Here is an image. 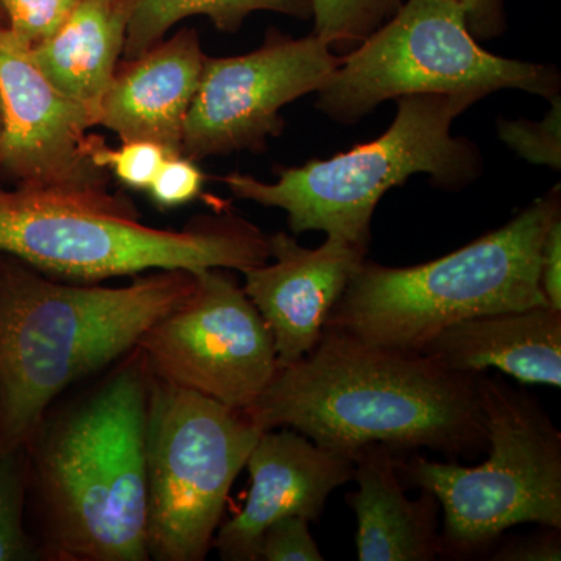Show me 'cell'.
Wrapping results in <instances>:
<instances>
[{"instance_id":"cell-4","label":"cell","mask_w":561,"mask_h":561,"mask_svg":"<svg viewBox=\"0 0 561 561\" xmlns=\"http://www.w3.org/2000/svg\"><path fill=\"white\" fill-rule=\"evenodd\" d=\"M0 253L49 278L99 284L149 271H245L272 257L271 236L232 214L184 230L140 224L124 195L106 191L0 190Z\"/></svg>"},{"instance_id":"cell-26","label":"cell","mask_w":561,"mask_h":561,"mask_svg":"<svg viewBox=\"0 0 561 561\" xmlns=\"http://www.w3.org/2000/svg\"><path fill=\"white\" fill-rule=\"evenodd\" d=\"M323 561L319 546L309 531L308 519L284 516L262 534L257 561Z\"/></svg>"},{"instance_id":"cell-22","label":"cell","mask_w":561,"mask_h":561,"mask_svg":"<svg viewBox=\"0 0 561 561\" xmlns=\"http://www.w3.org/2000/svg\"><path fill=\"white\" fill-rule=\"evenodd\" d=\"M88 153L92 164L113 173L124 186L144 192L149 190L165 158L171 157L164 147L147 140H127L111 149L99 135H91Z\"/></svg>"},{"instance_id":"cell-3","label":"cell","mask_w":561,"mask_h":561,"mask_svg":"<svg viewBox=\"0 0 561 561\" xmlns=\"http://www.w3.org/2000/svg\"><path fill=\"white\" fill-rule=\"evenodd\" d=\"M194 287L190 271L65 283L0 253V446L27 448L62 391L131 353Z\"/></svg>"},{"instance_id":"cell-24","label":"cell","mask_w":561,"mask_h":561,"mask_svg":"<svg viewBox=\"0 0 561 561\" xmlns=\"http://www.w3.org/2000/svg\"><path fill=\"white\" fill-rule=\"evenodd\" d=\"M80 0H0L7 28L33 47L54 35Z\"/></svg>"},{"instance_id":"cell-11","label":"cell","mask_w":561,"mask_h":561,"mask_svg":"<svg viewBox=\"0 0 561 561\" xmlns=\"http://www.w3.org/2000/svg\"><path fill=\"white\" fill-rule=\"evenodd\" d=\"M341 62V55L313 33L295 39L276 31L267 32L260 49L241 57H205L181 154L198 161L264 149L265 140L284 130L280 110L319 92Z\"/></svg>"},{"instance_id":"cell-17","label":"cell","mask_w":561,"mask_h":561,"mask_svg":"<svg viewBox=\"0 0 561 561\" xmlns=\"http://www.w3.org/2000/svg\"><path fill=\"white\" fill-rule=\"evenodd\" d=\"M421 353L460 373L496 368L523 383L561 386V311L551 306L486 313L443 330Z\"/></svg>"},{"instance_id":"cell-23","label":"cell","mask_w":561,"mask_h":561,"mask_svg":"<svg viewBox=\"0 0 561 561\" xmlns=\"http://www.w3.org/2000/svg\"><path fill=\"white\" fill-rule=\"evenodd\" d=\"M501 139L524 160L549 165L559 171L561 165V103L552 99V108L542 122L501 121Z\"/></svg>"},{"instance_id":"cell-15","label":"cell","mask_w":561,"mask_h":561,"mask_svg":"<svg viewBox=\"0 0 561 561\" xmlns=\"http://www.w3.org/2000/svg\"><path fill=\"white\" fill-rule=\"evenodd\" d=\"M203 54L192 28L119 62L99 106V125L122 142L147 140L183 153L184 124L201 84Z\"/></svg>"},{"instance_id":"cell-2","label":"cell","mask_w":561,"mask_h":561,"mask_svg":"<svg viewBox=\"0 0 561 561\" xmlns=\"http://www.w3.org/2000/svg\"><path fill=\"white\" fill-rule=\"evenodd\" d=\"M150 371L136 346L28 443L41 559L147 561Z\"/></svg>"},{"instance_id":"cell-28","label":"cell","mask_w":561,"mask_h":561,"mask_svg":"<svg viewBox=\"0 0 561 561\" xmlns=\"http://www.w3.org/2000/svg\"><path fill=\"white\" fill-rule=\"evenodd\" d=\"M540 284L549 306L561 311V216L552 221L542 242Z\"/></svg>"},{"instance_id":"cell-14","label":"cell","mask_w":561,"mask_h":561,"mask_svg":"<svg viewBox=\"0 0 561 561\" xmlns=\"http://www.w3.org/2000/svg\"><path fill=\"white\" fill-rule=\"evenodd\" d=\"M368 249L328 236L320 249L301 247L287 232L271 236L273 264L242 271L247 297L275 342L279 367L308 356L335 302L359 271Z\"/></svg>"},{"instance_id":"cell-6","label":"cell","mask_w":561,"mask_h":561,"mask_svg":"<svg viewBox=\"0 0 561 561\" xmlns=\"http://www.w3.org/2000/svg\"><path fill=\"white\" fill-rule=\"evenodd\" d=\"M481 99L478 92L404 95L381 138L331 160L279 168L276 183L243 173L219 180L236 197L286 210L295 234L324 231L368 249L373 213L391 187L430 173L442 187L459 190L481 175V153L451 135L453 122Z\"/></svg>"},{"instance_id":"cell-8","label":"cell","mask_w":561,"mask_h":561,"mask_svg":"<svg viewBox=\"0 0 561 561\" xmlns=\"http://www.w3.org/2000/svg\"><path fill=\"white\" fill-rule=\"evenodd\" d=\"M522 90L559 95L551 66L497 57L479 46L457 0H408L362 41L319 91V108L353 124L389 99L412 94Z\"/></svg>"},{"instance_id":"cell-31","label":"cell","mask_w":561,"mask_h":561,"mask_svg":"<svg viewBox=\"0 0 561 561\" xmlns=\"http://www.w3.org/2000/svg\"><path fill=\"white\" fill-rule=\"evenodd\" d=\"M0 28H7V18L2 9H0Z\"/></svg>"},{"instance_id":"cell-21","label":"cell","mask_w":561,"mask_h":561,"mask_svg":"<svg viewBox=\"0 0 561 561\" xmlns=\"http://www.w3.org/2000/svg\"><path fill=\"white\" fill-rule=\"evenodd\" d=\"M402 0H311L313 35L331 49L359 46L401 9Z\"/></svg>"},{"instance_id":"cell-18","label":"cell","mask_w":561,"mask_h":561,"mask_svg":"<svg viewBox=\"0 0 561 561\" xmlns=\"http://www.w3.org/2000/svg\"><path fill=\"white\" fill-rule=\"evenodd\" d=\"M130 0H80L54 35L31 47L47 80L99 113L124 55Z\"/></svg>"},{"instance_id":"cell-1","label":"cell","mask_w":561,"mask_h":561,"mask_svg":"<svg viewBox=\"0 0 561 561\" xmlns=\"http://www.w3.org/2000/svg\"><path fill=\"white\" fill-rule=\"evenodd\" d=\"M476 376L324 328L316 348L279 367L243 412L262 432L289 427L351 457L383 443L456 459L489 449Z\"/></svg>"},{"instance_id":"cell-16","label":"cell","mask_w":561,"mask_h":561,"mask_svg":"<svg viewBox=\"0 0 561 561\" xmlns=\"http://www.w3.org/2000/svg\"><path fill=\"white\" fill-rule=\"evenodd\" d=\"M356 493L348 505L356 515L357 559L360 561H434L443 556L440 502L421 489L409 500L397 470V451L370 443L353 457Z\"/></svg>"},{"instance_id":"cell-9","label":"cell","mask_w":561,"mask_h":561,"mask_svg":"<svg viewBox=\"0 0 561 561\" xmlns=\"http://www.w3.org/2000/svg\"><path fill=\"white\" fill-rule=\"evenodd\" d=\"M261 434L245 412L150 375L146 431L150 559H206L232 483Z\"/></svg>"},{"instance_id":"cell-20","label":"cell","mask_w":561,"mask_h":561,"mask_svg":"<svg viewBox=\"0 0 561 561\" xmlns=\"http://www.w3.org/2000/svg\"><path fill=\"white\" fill-rule=\"evenodd\" d=\"M28 479L27 448L0 446V561L43 560L38 541L25 526Z\"/></svg>"},{"instance_id":"cell-30","label":"cell","mask_w":561,"mask_h":561,"mask_svg":"<svg viewBox=\"0 0 561 561\" xmlns=\"http://www.w3.org/2000/svg\"><path fill=\"white\" fill-rule=\"evenodd\" d=\"M3 135V110H2V101H0V142H2Z\"/></svg>"},{"instance_id":"cell-27","label":"cell","mask_w":561,"mask_h":561,"mask_svg":"<svg viewBox=\"0 0 561 561\" xmlns=\"http://www.w3.org/2000/svg\"><path fill=\"white\" fill-rule=\"evenodd\" d=\"M497 561H559L561 560L560 530L545 527L540 534L515 537L491 552Z\"/></svg>"},{"instance_id":"cell-12","label":"cell","mask_w":561,"mask_h":561,"mask_svg":"<svg viewBox=\"0 0 561 561\" xmlns=\"http://www.w3.org/2000/svg\"><path fill=\"white\" fill-rule=\"evenodd\" d=\"M28 49L0 28V172L16 187L108 190L110 173L92 164L88 153L98 111L58 91Z\"/></svg>"},{"instance_id":"cell-5","label":"cell","mask_w":561,"mask_h":561,"mask_svg":"<svg viewBox=\"0 0 561 561\" xmlns=\"http://www.w3.org/2000/svg\"><path fill=\"white\" fill-rule=\"evenodd\" d=\"M559 216V192H551L500 230L440 260L404 268L365 261L324 328L370 345L421 353L461 320L549 306L540 284L541 250Z\"/></svg>"},{"instance_id":"cell-7","label":"cell","mask_w":561,"mask_h":561,"mask_svg":"<svg viewBox=\"0 0 561 561\" xmlns=\"http://www.w3.org/2000/svg\"><path fill=\"white\" fill-rule=\"evenodd\" d=\"M476 387L489 459L470 468L397 457L402 483L440 502L442 557L453 559L490 551L518 524L561 530V432L537 398L501 375L478 373Z\"/></svg>"},{"instance_id":"cell-29","label":"cell","mask_w":561,"mask_h":561,"mask_svg":"<svg viewBox=\"0 0 561 561\" xmlns=\"http://www.w3.org/2000/svg\"><path fill=\"white\" fill-rule=\"evenodd\" d=\"M465 10L468 28L474 38H491L505 27L502 0H457Z\"/></svg>"},{"instance_id":"cell-19","label":"cell","mask_w":561,"mask_h":561,"mask_svg":"<svg viewBox=\"0 0 561 561\" xmlns=\"http://www.w3.org/2000/svg\"><path fill=\"white\" fill-rule=\"evenodd\" d=\"M254 11H275L298 20L312 16L311 0H130L124 60L149 50L186 18L208 16L219 31L231 33Z\"/></svg>"},{"instance_id":"cell-10","label":"cell","mask_w":561,"mask_h":561,"mask_svg":"<svg viewBox=\"0 0 561 561\" xmlns=\"http://www.w3.org/2000/svg\"><path fill=\"white\" fill-rule=\"evenodd\" d=\"M190 297L144 332L151 376L245 411L278 373L267 323L227 268L194 272Z\"/></svg>"},{"instance_id":"cell-25","label":"cell","mask_w":561,"mask_h":561,"mask_svg":"<svg viewBox=\"0 0 561 561\" xmlns=\"http://www.w3.org/2000/svg\"><path fill=\"white\" fill-rule=\"evenodd\" d=\"M205 181L206 175L195 161L183 154H171L162 162L147 194L158 208H179L202 194Z\"/></svg>"},{"instance_id":"cell-13","label":"cell","mask_w":561,"mask_h":561,"mask_svg":"<svg viewBox=\"0 0 561 561\" xmlns=\"http://www.w3.org/2000/svg\"><path fill=\"white\" fill-rule=\"evenodd\" d=\"M279 430L262 432L251 449L249 500L214 538L221 560L257 561L262 534L273 522L291 515L319 522L332 491L353 479L348 454L323 448L289 427Z\"/></svg>"}]
</instances>
